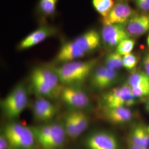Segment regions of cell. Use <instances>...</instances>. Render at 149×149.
Listing matches in <instances>:
<instances>
[{
  "label": "cell",
  "mask_w": 149,
  "mask_h": 149,
  "mask_svg": "<svg viewBox=\"0 0 149 149\" xmlns=\"http://www.w3.org/2000/svg\"><path fill=\"white\" fill-rule=\"evenodd\" d=\"M59 0H39L35 15L40 23H45L48 18H52L56 13V6Z\"/></svg>",
  "instance_id": "ac0fdd59"
},
{
  "label": "cell",
  "mask_w": 149,
  "mask_h": 149,
  "mask_svg": "<svg viewBox=\"0 0 149 149\" xmlns=\"http://www.w3.org/2000/svg\"><path fill=\"white\" fill-rule=\"evenodd\" d=\"M106 67L117 71L123 68V56L117 52H112L107 55L104 61Z\"/></svg>",
  "instance_id": "cb8c5ba5"
},
{
  "label": "cell",
  "mask_w": 149,
  "mask_h": 149,
  "mask_svg": "<svg viewBox=\"0 0 149 149\" xmlns=\"http://www.w3.org/2000/svg\"><path fill=\"white\" fill-rule=\"evenodd\" d=\"M87 149H119L118 140L114 134L107 131H97L85 139Z\"/></svg>",
  "instance_id": "9c48e42d"
},
{
  "label": "cell",
  "mask_w": 149,
  "mask_h": 149,
  "mask_svg": "<svg viewBox=\"0 0 149 149\" xmlns=\"http://www.w3.org/2000/svg\"><path fill=\"white\" fill-rule=\"evenodd\" d=\"M60 97L67 106L74 110H81L89 106L90 101L88 96L76 86H65Z\"/></svg>",
  "instance_id": "ba28073f"
},
{
  "label": "cell",
  "mask_w": 149,
  "mask_h": 149,
  "mask_svg": "<svg viewBox=\"0 0 149 149\" xmlns=\"http://www.w3.org/2000/svg\"><path fill=\"white\" fill-rule=\"evenodd\" d=\"M29 89L24 82L18 83L0 101V110L9 121L16 120L29 104Z\"/></svg>",
  "instance_id": "6da1fadb"
},
{
  "label": "cell",
  "mask_w": 149,
  "mask_h": 149,
  "mask_svg": "<svg viewBox=\"0 0 149 149\" xmlns=\"http://www.w3.org/2000/svg\"><path fill=\"white\" fill-rule=\"evenodd\" d=\"M72 112L78 130L80 135H81L84 132H85L89 126V118L85 112L82 111L81 110L74 109L72 111Z\"/></svg>",
  "instance_id": "7402d4cb"
},
{
  "label": "cell",
  "mask_w": 149,
  "mask_h": 149,
  "mask_svg": "<svg viewBox=\"0 0 149 149\" xmlns=\"http://www.w3.org/2000/svg\"><path fill=\"white\" fill-rule=\"evenodd\" d=\"M10 149H39L32 127L16 120L8 121L1 129Z\"/></svg>",
  "instance_id": "3957f363"
},
{
  "label": "cell",
  "mask_w": 149,
  "mask_h": 149,
  "mask_svg": "<svg viewBox=\"0 0 149 149\" xmlns=\"http://www.w3.org/2000/svg\"><path fill=\"white\" fill-rule=\"evenodd\" d=\"M136 103V98L134 96L132 88L128 83L108 91L102 97L103 108H114L134 106Z\"/></svg>",
  "instance_id": "5b68a950"
},
{
  "label": "cell",
  "mask_w": 149,
  "mask_h": 149,
  "mask_svg": "<svg viewBox=\"0 0 149 149\" xmlns=\"http://www.w3.org/2000/svg\"><path fill=\"white\" fill-rule=\"evenodd\" d=\"M40 149H62L67 137L63 124L44 123L32 127Z\"/></svg>",
  "instance_id": "277c9868"
},
{
  "label": "cell",
  "mask_w": 149,
  "mask_h": 149,
  "mask_svg": "<svg viewBox=\"0 0 149 149\" xmlns=\"http://www.w3.org/2000/svg\"><path fill=\"white\" fill-rule=\"evenodd\" d=\"M91 77V85L97 90L107 89L117 81V71L111 69L106 66L96 68L92 72Z\"/></svg>",
  "instance_id": "8fae6325"
},
{
  "label": "cell",
  "mask_w": 149,
  "mask_h": 149,
  "mask_svg": "<svg viewBox=\"0 0 149 149\" xmlns=\"http://www.w3.org/2000/svg\"><path fill=\"white\" fill-rule=\"evenodd\" d=\"M58 33V29L56 27L45 23H42L37 29L29 34L18 43L17 49L18 51H23L32 48L43 42L48 38L56 35Z\"/></svg>",
  "instance_id": "52a82bcc"
},
{
  "label": "cell",
  "mask_w": 149,
  "mask_h": 149,
  "mask_svg": "<svg viewBox=\"0 0 149 149\" xmlns=\"http://www.w3.org/2000/svg\"><path fill=\"white\" fill-rule=\"evenodd\" d=\"M147 43H148V45L149 47V35L148 36V38H147Z\"/></svg>",
  "instance_id": "d6a6232c"
},
{
  "label": "cell",
  "mask_w": 149,
  "mask_h": 149,
  "mask_svg": "<svg viewBox=\"0 0 149 149\" xmlns=\"http://www.w3.org/2000/svg\"><path fill=\"white\" fill-rule=\"evenodd\" d=\"M130 37H139L149 31V15L134 14L125 24Z\"/></svg>",
  "instance_id": "2e32d148"
},
{
  "label": "cell",
  "mask_w": 149,
  "mask_h": 149,
  "mask_svg": "<svg viewBox=\"0 0 149 149\" xmlns=\"http://www.w3.org/2000/svg\"><path fill=\"white\" fill-rule=\"evenodd\" d=\"M101 40V37L100 33L95 29L86 31L74 40V42L86 54L92 52L98 48Z\"/></svg>",
  "instance_id": "e0dca14e"
},
{
  "label": "cell",
  "mask_w": 149,
  "mask_h": 149,
  "mask_svg": "<svg viewBox=\"0 0 149 149\" xmlns=\"http://www.w3.org/2000/svg\"><path fill=\"white\" fill-rule=\"evenodd\" d=\"M32 116L39 123H47L53 119L57 114L58 109L50 100L37 97L32 104Z\"/></svg>",
  "instance_id": "7c38bea8"
},
{
  "label": "cell",
  "mask_w": 149,
  "mask_h": 149,
  "mask_svg": "<svg viewBox=\"0 0 149 149\" xmlns=\"http://www.w3.org/2000/svg\"><path fill=\"white\" fill-rule=\"evenodd\" d=\"M146 129H147V130H148V132L149 133V125L148 127H146Z\"/></svg>",
  "instance_id": "836d02e7"
},
{
  "label": "cell",
  "mask_w": 149,
  "mask_h": 149,
  "mask_svg": "<svg viewBox=\"0 0 149 149\" xmlns=\"http://www.w3.org/2000/svg\"><path fill=\"white\" fill-rule=\"evenodd\" d=\"M138 63V58L133 53H129L123 56V67L130 71H134Z\"/></svg>",
  "instance_id": "484cf974"
},
{
  "label": "cell",
  "mask_w": 149,
  "mask_h": 149,
  "mask_svg": "<svg viewBox=\"0 0 149 149\" xmlns=\"http://www.w3.org/2000/svg\"><path fill=\"white\" fill-rule=\"evenodd\" d=\"M135 4L139 9L143 12H149V0H135Z\"/></svg>",
  "instance_id": "83f0119b"
},
{
  "label": "cell",
  "mask_w": 149,
  "mask_h": 149,
  "mask_svg": "<svg viewBox=\"0 0 149 149\" xmlns=\"http://www.w3.org/2000/svg\"><path fill=\"white\" fill-rule=\"evenodd\" d=\"M130 144L143 148L149 147V133L146 127L138 125L133 128L130 133Z\"/></svg>",
  "instance_id": "d6986e66"
},
{
  "label": "cell",
  "mask_w": 149,
  "mask_h": 149,
  "mask_svg": "<svg viewBox=\"0 0 149 149\" xmlns=\"http://www.w3.org/2000/svg\"><path fill=\"white\" fill-rule=\"evenodd\" d=\"M143 65L144 72L149 76V53L145 55L143 61Z\"/></svg>",
  "instance_id": "f546056e"
},
{
  "label": "cell",
  "mask_w": 149,
  "mask_h": 149,
  "mask_svg": "<svg viewBox=\"0 0 149 149\" xmlns=\"http://www.w3.org/2000/svg\"><path fill=\"white\" fill-rule=\"evenodd\" d=\"M92 3L95 9L102 18L107 16L114 5L113 0H92Z\"/></svg>",
  "instance_id": "603a6c76"
},
{
  "label": "cell",
  "mask_w": 149,
  "mask_h": 149,
  "mask_svg": "<svg viewBox=\"0 0 149 149\" xmlns=\"http://www.w3.org/2000/svg\"><path fill=\"white\" fill-rule=\"evenodd\" d=\"M135 45V40L129 38L123 40L116 47V52L120 55L124 56L128 54L131 53Z\"/></svg>",
  "instance_id": "d4e9b609"
},
{
  "label": "cell",
  "mask_w": 149,
  "mask_h": 149,
  "mask_svg": "<svg viewBox=\"0 0 149 149\" xmlns=\"http://www.w3.org/2000/svg\"><path fill=\"white\" fill-rule=\"evenodd\" d=\"M0 149H10L9 144L4 134L0 130Z\"/></svg>",
  "instance_id": "f1b7e54d"
},
{
  "label": "cell",
  "mask_w": 149,
  "mask_h": 149,
  "mask_svg": "<svg viewBox=\"0 0 149 149\" xmlns=\"http://www.w3.org/2000/svg\"><path fill=\"white\" fill-rule=\"evenodd\" d=\"M97 61V59L75 60L63 64L55 70L64 86H76L84 82L91 75Z\"/></svg>",
  "instance_id": "7a4b0ae2"
},
{
  "label": "cell",
  "mask_w": 149,
  "mask_h": 149,
  "mask_svg": "<svg viewBox=\"0 0 149 149\" xmlns=\"http://www.w3.org/2000/svg\"><path fill=\"white\" fill-rule=\"evenodd\" d=\"M134 96L137 98H143L149 96V87L132 88Z\"/></svg>",
  "instance_id": "4316f807"
},
{
  "label": "cell",
  "mask_w": 149,
  "mask_h": 149,
  "mask_svg": "<svg viewBox=\"0 0 149 149\" xmlns=\"http://www.w3.org/2000/svg\"><path fill=\"white\" fill-rule=\"evenodd\" d=\"M29 80L39 82L49 86L60 96L64 86L61 82L55 68L49 65H39L35 66L30 72Z\"/></svg>",
  "instance_id": "8992f818"
},
{
  "label": "cell",
  "mask_w": 149,
  "mask_h": 149,
  "mask_svg": "<svg viewBox=\"0 0 149 149\" xmlns=\"http://www.w3.org/2000/svg\"><path fill=\"white\" fill-rule=\"evenodd\" d=\"M62 124L68 137L74 139L81 135L75 123L72 111L66 114Z\"/></svg>",
  "instance_id": "44dd1931"
},
{
  "label": "cell",
  "mask_w": 149,
  "mask_h": 149,
  "mask_svg": "<svg viewBox=\"0 0 149 149\" xmlns=\"http://www.w3.org/2000/svg\"><path fill=\"white\" fill-rule=\"evenodd\" d=\"M101 37L103 44L108 48L116 47L123 40L130 38L125 25L120 24L104 25Z\"/></svg>",
  "instance_id": "4fadbf2b"
},
{
  "label": "cell",
  "mask_w": 149,
  "mask_h": 149,
  "mask_svg": "<svg viewBox=\"0 0 149 149\" xmlns=\"http://www.w3.org/2000/svg\"><path fill=\"white\" fill-rule=\"evenodd\" d=\"M102 115L104 118L114 124H123L132 120L133 114L131 109L125 107L114 108L102 107Z\"/></svg>",
  "instance_id": "9a60e30c"
},
{
  "label": "cell",
  "mask_w": 149,
  "mask_h": 149,
  "mask_svg": "<svg viewBox=\"0 0 149 149\" xmlns=\"http://www.w3.org/2000/svg\"><path fill=\"white\" fill-rule=\"evenodd\" d=\"M135 13L125 0H119L113 7L107 16L102 18L104 25L125 24Z\"/></svg>",
  "instance_id": "30bf717a"
},
{
  "label": "cell",
  "mask_w": 149,
  "mask_h": 149,
  "mask_svg": "<svg viewBox=\"0 0 149 149\" xmlns=\"http://www.w3.org/2000/svg\"><path fill=\"white\" fill-rule=\"evenodd\" d=\"M145 108L146 111L149 113V96L148 97V98H147L146 102H145Z\"/></svg>",
  "instance_id": "1f68e13d"
},
{
  "label": "cell",
  "mask_w": 149,
  "mask_h": 149,
  "mask_svg": "<svg viewBox=\"0 0 149 149\" xmlns=\"http://www.w3.org/2000/svg\"><path fill=\"white\" fill-rule=\"evenodd\" d=\"M85 52L73 41L63 42L55 58L56 63L64 64L85 56Z\"/></svg>",
  "instance_id": "5bb4252c"
},
{
  "label": "cell",
  "mask_w": 149,
  "mask_h": 149,
  "mask_svg": "<svg viewBox=\"0 0 149 149\" xmlns=\"http://www.w3.org/2000/svg\"><path fill=\"white\" fill-rule=\"evenodd\" d=\"M129 149H149V148H143V147L139 146L137 145L129 143Z\"/></svg>",
  "instance_id": "4dcf8cb0"
},
{
  "label": "cell",
  "mask_w": 149,
  "mask_h": 149,
  "mask_svg": "<svg viewBox=\"0 0 149 149\" xmlns=\"http://www.w3.org/2000/svg\"><path fill=\"white\" fill-rule=\"evenodd\" d=\"M127 83L132 88L149 87V76L144 71H134L129 76Z\"/></svg>",
  "instance_id": "ffe728a7"
}]
</instances>
